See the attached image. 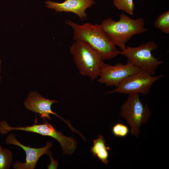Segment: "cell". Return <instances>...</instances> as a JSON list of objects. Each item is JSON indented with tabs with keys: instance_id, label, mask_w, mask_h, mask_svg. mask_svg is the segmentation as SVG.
I'll use <instances>...</instances> for the list:
<instances>
[{
	"instance_id": "obj_12",
	"label": "cell",
	"mask_w": 169,
	"mask_h": 169,
	"mask_svg": "<svg viewBox=\"0 0 169 169\" xmlns=\"http://www.w3.org/2000/svg\"><path fill=\"white\" fill-rule=\"evenodd\" d=\"M93 146L90 148L91 153L95 157H97L98 160L107 165L109 162L108 160V151L110 147L105 146V140L104 137L99 135L96 139L93 141Z\"/></svg>"
},
{
	"instance_id": "obj_7",
	"label": "cell",
	"mask_w": 169,
	"mask_h": 169,
	"mask_svg": "<svg viewBox=\"0 0 169 169\" xmlns=\"http://www.w3.org/2000/svg\"><path fill=\"white\" fill-rule=\"evenodd\" d=\"M164 74L154 76L141 71L130 75L122 81L116 88L106 93H118L129 95L140 93L142 95L148 94L151 87L156 81L163 77Z\"/></svg>"
},
{
	"instance_id": "obj_1",
	"label": "cell",
	"mask_w": 169,
	"mask_h": 169,
	"mask_svg": "<svg viewBox=\"0 0 169 169\" xmlns=\"http://www.w3.org/2000/svg\"><path fill=\"white\" fill-rule=\"evenodd\" d=\"M65 23L73 29L74 40L87 43L100 54L104 61L111 59L120 54V51L100 24L89 23L79 24L69 20H66Z\"/></svg>"
},
{
	"instance_id": "obj_18",
	"label": "cell",
	"mask_w": 169,
	"mask_h": 169,
	"mask_svg": "<svg viewBox=\"0 0 169 169\" xmlns=\"http://www.w3.org/2000/svg\"><path fill=\"white\" fill-rule=\"evenodd\" d=\"M3 148L0 145V152H1V151L2 150Z\"/></svg>"
},
{
	"instance_id": "obj_6",
	"label": "cell",
	"mask_w": 169,
	"mask_h": 169,
	"mask_svg": "<svg viewBox=\"0 0 169 169\" xmlns=\"http://www.w3.org/2000/svg\"><path fill=\"white\" fill-rule=\"evenodd\" d=\"M45 121V123L42 124L13 127L9 125L5 120H3L0 122V133L1 134L5 135L11 131L19 130L37 133L42 136H50L60 143L64 154L71 155L76 148V141L73 138L63 135L61 132L57 131L50 123Z\"/></svg>"
},
{
	"instance_id": "obj_14",
	"label": "cell",
	"mask_w": 169,
	"mask_h": 169,
	"mask_svg": "<svg viewBox=\"0 0 169 169\" xmlns=\"http://www.w3.org/2000/svg\"><path fill=\"white\" fill-rule=\"evenodd\" d=\"M113 3L117 9L124 11L129 15L133 14L135 7L133 0H114Z\"/></svg>"
},
{
	"instance_id": "obj_5",
	"label": "cell",
	"mask_w": 169,
	"mask_h": 169,
	"mask_svg": "<svg viewBox=\"0 0 169 169\" xmlns=\"http://www.w3.org/2000/svg\"><path fill=\"white\" fill-rule=\"evenodd\" d=\"M120 113L131 127V133L137 137L140 133L141 125L147 123L151 112L147 105H144L141 101L139 94L133 93L128 95Z\"/></svg>"
},
{
	"instance_id": "obj_17",
	"label": "cell",
	"mask_w": 169,
	"mask_h": 169,
	"mask_svg": "<svg viewBox=\"0 0 169 169\" xmlns=\"http://www.w3.org/2000/svg\"><path fill=\"white\" fill-rule=\"evenodd\" d=\"M1 63H2V61L1 59H0V70H1Z\"/></svg>"
},
{
	"instance_id": "obj_3",
	"label": "cell",
	"mask_w": 169,
	"mask_h": 169,
	"mask_svg": "<svg viewBox=\"0 0 169 169\" xmlns=\"http://www.w3.org/2000/svg\"><path fill=\"white\" fill-rule=\"evenodd\" d=\"M74 41L69 52L79 74L92 80L96 79L106 64L100 54L87 43L80 40Z\"/></svg>"
},
{
	"instance_id": "obj_16",
	"label": "cell",
	"mask_w": 169,
	"mask_h": 169,
	"mask_svg": "<svg viewBox=\"0 0 169 169\" xmlns=\"http://www.w3.org/2000/svg\"><path fill=\"white\" fill-rule=\"evenodd\" d=\"M129 129L125 125L121 123H118L112 127V131L113 135L117 137H124L127 135Z\"/></svg>"
},
{
	"instance_id": "obj_13",
	"label": "cell",
	"mask_w": 169,
	"mask_h": 169,
	"mask_svg": "<svg viewBox=\"0 0 169 169\" xmlns=\"http://www.w3.org/2000/svg\"><path fill=\"white\" fill-rule=\"evenodd\" d=\"M154 26L161 32L169 34V10L160 14L156 18Z\"/></svg>"
},
{
	"instance_id": "obj_11",
	"label": "cell",
	"mask_w": 169,
	"mask_h": 169,
	"mask_svg": "<svg viewBox=\"0 0 169 169\" xmlns=\"http://www.w3.org/2000/svg\"><path fill=\"white\" fill-rule=\"evenodd\" d=\"M95 3L94 0H65L62 3L50 1L45 2L47 8L54 9L56 12L73 13L82 20L86 18V10Z\"/></svg>"
},
{
	"instance_id": "obj_4",
	"label": "cell",
	"mask_w": 169,
	"mask_h": 169,
	"mask_svg": "<svg viewBox=\"0 0 169 169\" xmlns=\"http://www.w3.org/2000/svg\"><path fill=\"white\" fill-rule=\"evenodd\" d=\"M158 48L156 43L149 41L136 47L126 46L119 51V54L127 59V63L130 64L154 76L159 66L164 63L156 58L151 52Z\"/></svg>"
},
{
	"instance_id": "obj_9",
	"label": "cell",
	"mask_w": 169,
	"mask_h": 169,
	"mask_svg": "<svg viewBox=\"0 0 169 169\" xmlns=\"http://www.w3.org/2000/svg\"><path fill=\"white\" fill-rule=\"evenodd\" d=\"M5 143L7 144H13L23 148L26 154V162L21 163L18 161L13 163L14 169H34L37 161L43 155L48 154L50 152L49 149L52 146V144L48 142L46 145L40 148H31L26 146L18 141L13 133H10L7 137Z\"/></svg>"
},
{
	"instance_id": "obj_10",
	"label": "cell",
	"mask_w": 169,
	"mask_h": 169,
	"mask_svg": "<svg viewBox=\"0 0 169 169\" xmlns=\"http://www.w3.org/2000/svg\"><path fill=\"white\" fill-rule=\"evenodd\" d=\"M57 101L55 100L46 99L35 92H30L24 104L26 108L32 111L39 113L41 117L45 120V118L51 120L50 114L55 115L64 121L74 131L76 130L71 125L70 123L53 112L51 109V105Z\"/></svg>"
},
{
	"instance_id": "obj_8",
	"label": "cell",
	"mask_w": 169,
	"mask_h": 169,
	"mask_svg": "<svg viewBox=\"0 0 169 169\" xmlns=\"http://www.w3.org/2000/svg\"><path fill=\"white\" fill-rule=\"evenodd\" d=\"M141 71L130 64L119 63L114 65L106 64L101 69L97 81L107 86L116 87L128 76Z\"/></svg>"
},
{
	"instance_id": "obj_2",
	"label": "cell",
	"mask_w": 169,
	"mask_h": 169,
	"mask_svg": "<svg viewBox=\"0 0 169 169\" xmlns=\"http://www.w3.org/2000/svg\"><path fill=\"white\" fill-rule=\"evenodd\" d=\"M100 25L114 44L121 50L126 47V43L134 35L148 31L145 28L143 18L132 19L123 13L120 14L118 21L109 18L103 20Z\"/></svg>"
},
{
	"instance_id": "obj_15",
	"label": "cell",
	"mask_w": 169,
	"mask_h": 169,
	"mask_svg": "<svg viewBox=\"0 0 169 169\" xmlns=\"http://www.w3.org/2000/svg\"><path fill=\"white\" fill-rule=\"evenodd\" d=\"M13 161V154L7 149H3L0 152V169H9Z\"/></svg>"
}]
</instances>
